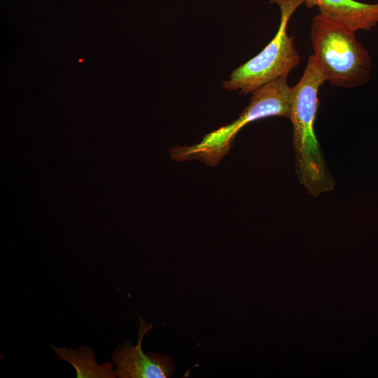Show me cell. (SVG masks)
Here are the masks:
<instances>
[{"label": "cell", "mask_w": 378, "mask_h": 378, "mask_svg": "<svg viewBox=\"0 0 378 378\" xmlns=\"http://www.w3.org/2000/svg\"><path fill=\"white\" fill-rule=\"evenodd\" d=\"M326 81L321 66L312 55L302 78L291 87L289 119L293 127L295 171L300 183L313 196L330 192L335 187L314 131L318 92Z\"/></svg>", "instance_id": "obj_1"}, {"label": "cell", "mask_w": 378, "mask_h": 378, "mask_svg": "<svg viewBox=\"0 0 378 378\" xmlns=\"http://www.w3.org/2000/svg\"><path fill=\"white\" fill-rule=\"evenodd\" d=\"M355 33L347 24L321 13L312 20L313 55L334 85L351 88L370 80L371 57Z\"/></svg>", "instance_id": "obj_2"}, {"label": "cell", "mask_w": 378, "mask_h": 378, "mask_svg": "<svg viewBox=\"0 0 378 378\" xmlns=\"http://www.w3.org/2000/svg\"><path fill=\"white\" fill-rule=\"evenodd\" d=\"M290 102L291 88L286 78L268 83L252 92L248 105L238 119L209 133L197 144L173 147L171 157L178 162L197 159L208 166H215L229 152L234 136L244 125L270 116L290 118Z\"/></svg>", "instance_id": "obj_3"}, {"label": "cell", "mask_w": 378, "mask_h": 378, "mask_svg": "<svg viewBox=\"0 0 378 378\" xmlns=\"http://www.w3.org/2000/svg\"><path fill=\"white\" fill-rule=\"evenodd\" d=\"M281 8V22L274 38L256 56L232 71L223 83L228 90L246 94L280 78H286L300 62L293 38L288 35L287 23L303 0H270Z\"/></svg>", "instance_id": "obj_4"}, {"label": "cell", "mask_w": 378, "mask_h": 378, "mask_svg": "<svg viewBox=\"0 0 378 378\" xmlns=\"http://www.w3.org/2000/svg\"><path fill=\"white\" fill-rule=\"evenodd\" d=\"M139 342L136 346L130 342L120 345L113 353L112 360L116 365L114 373L119 378H167L172 376L174 363L166 355L148 352L141 349L143 339L152 328L140 318Z\"/></svg>", "instance_id": "obj_5"}, {"label": "cell", "mask_w": 378, "mask_h": 378, "mask_svg": "<svg viewBox=\"0 0 378 378\" xmlns=\"http://www.w3.org/2000/svg\"><path fill=\"white\" fill-rule=\"evenodd\" d=\"M308 7L317 6L319 13L340 21L356 31H369L378 24V3L355 0H303Z\"/></svg>", "instance_id": "obj_6"}, {"label": "cell", "mask_w": 378, "mask_h": 378, "mask_svg": "<svg viewBox=\"0 0 378 378\" xmlns=\"http://www.w3.org/2000/svg\"><path fill=\"white\" fill-rule=\"evenodd\" d=\"M58 358L69 362L76 371L78 378H114L113 364L105 363L98 364L95 360L94 351L88 346L78 349L59 348L51 346Z\"/></svg>", "instance_id": "obj_7"}]
</instances>
